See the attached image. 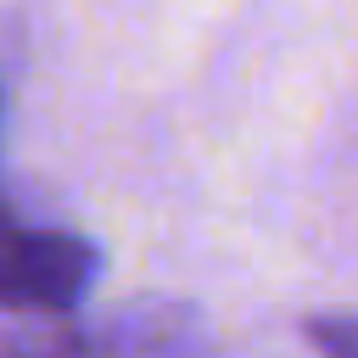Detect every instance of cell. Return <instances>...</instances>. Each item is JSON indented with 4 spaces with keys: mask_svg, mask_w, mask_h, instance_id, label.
I'll list each match as a JSON object with an SVG mask.
<instances>
[{
    "mask_svg": "<svg viewBox=\"0 0 358 358\" xmlns=\"http://www.w3.org/2000/svg\"><path fill=\"white\" fill-rule=\"evenodd\" d=\"M101 274L95 241L34 224L0 190V308L11 313H73L90 280Z\"/></svg>",
    "mask_w": 358,
    "mask_h": 358,
    "instance_id": "1",
    "label": "cell"
},
{
    "mask_svg": "<svg viewBox=\"0 0 358 358\" xmlns=\"http://www.w3.org/2000/svg\"><path fill=\"white\" fill-rule=\"evenodd\" d=\"M185 313H123L106 324H78L67 313H28V324L0 330V358H179Z\"/></svg>",
    "mask_w": 358,
    "mask_h": 358,
    "instance_id": "2",
    "label": "cell"
},
{
    "mask_svg": "<svg viewBox=\"0 0 358 358\" xmlns=\"http://www.w3.org/2000/svg\"><path fill=\"white\" fill-rule=\"evenodd\" d=\"M308 347L319 358H358V313H313Z\"/></svg>",
    "mask_w": 358,
    "mask_h": 358,
    "instance_id": "3",
    "label": "cell"
}]
</instances>
